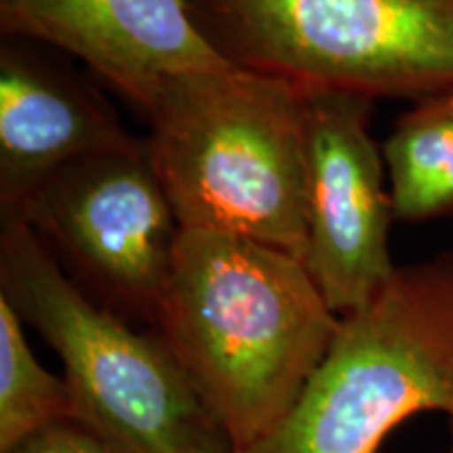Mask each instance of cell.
Returning a JSON list of instances; mask_svg holds the SVG:
<instances>
[{"label": "cell", "mask_w": 453, "mask_h": 453, "mask_svg": "<svg viewBox=\"0 0 453 453\" xmlns=\"http://www.w3.org/2000/svg\"><path fill=\"white\" fill-rule=\"evenodd\" d=\"M420 411L453 420V250L396 267L340 317L290 416L237 453H376Z\"/></svg>", "instance_id": "277c9868"}, {"label": "cell", "mask_w": 453, "mask_h": 453, "mask_svg": "<svg viewBox=\"0 0 453 453\" xmlns=\"http://www.w3.org/2000/svg\"><path fill=\"white\" fill-rule=\"evenodd\" d=\"M139 141L110 101L21 44L0 49V217L82 157Z\"/></svg>", "instance_id": "9c48e42d"}, {"label": "cell", "mask_w": 453, "mask_h": 453, "mask_svg": "<svg viewBox=\"0 0 453 453\" xmlns=\"http://www.w3.org/2000/svg\"><path fill=\"white\" fill-rule=\"evenodd\" d=\"M7 453H110L97 437L73 422L55 424Z\"/></svg>", "instance_id": "7c38bea8"}, {"label": "cell", "mask_w": 453, "mask_h": 453, "mask_svg": "<svg viewBox=\"0 0 453 453\" xmlns=\"http://www.w3.org/2000/svg\"><path fill=\"white\" fill-rule=\"evenodd\" d=\"M338 321L300 258L246 237L180 229L151 332L237 453L290 416Z\"/></svg>", "instance_id": "6da1fadb"}, {"label": "cell", "mask_w": 453, "mask_h": 453, "mask_svg": "<svg viewBox=\"0 0 453 453\" xmlns=\"http://www.w3.org/2000/svg\"><path fill=\"white\" fill-rule=\"evenodd\" d=\"M373 101L304 93V267L334 315L364 307L396 265L387 162L372 137Z\"/></svg>", "instance_id": "52a82bcc"}, {"label": "cell", "mask_w": 453, "mask_h": 453, "mask_svg": "<svg viewBox=\"0 0 453 453\" xmlns=\"http://www.w3.org/2000/svg\"><path fill=\"white\" fill-rule=\"evenodd\" d=\"M0 298L59 357L73 424L110 453H235L166 344L88 298L21 219H3Z\"/></svg>", "instance_id": "3957f363"}, {"label": "cell", "mask_w": 453, "mask_h": 453, "mask_svg": "<svg viewBox=\"0 0 453 453\" xmlns=\"http://www.w3.org/2000/svg\"><path fill=\"white\" fill-rule=\"evenodd\" d=\"M145 116L180 229L246 237L304 260V90L229 64L170 81Z\"/></svg>", "instance_id": "7a4b0ae2"}, {"label": "cell", "mask_w": 453, "mask_h": 453, "mask_svg": "<svg viewBox=\"0 0 453 453\" xmlns=\"http://www.w3.org/2000/svg\"><path fill=\"white\" fill-rule=\"evenodd\" d=\"M65 378L38 364L24 336V321L0 298V453L55 424L73 422Z\"/></svg>", "instance_id": "8fae6325"}, {"label": "cell", "mask_w": 453, "mask_h": 453, "mask_svg": "<svg viewBox=\"0 0 453 453\" xmlns=\"http://www.w3.org/2000/svg\"><path fill=\"white\" fill-rule=\"evenodd\" d=\"M399 223L453 217V88L413 101L382 143Z\"/></svg>", "instance_id": "30bf717a"}, {"label": "cell", "mask_w": 453, "mask_h": 453, "mask_svg": "<svg viewBox=\"0 0 453 453\" xmlns=\"http://www.w3.org/2000/svg\"><path fill=\"white\" fill-rule=\"evenodd\" d=\"M447 453H453V420H451V447H449V451Z\"/></svg>", "instance_id": "4fadbf2b"}, {"label": "cell", "mask_w": 453, "mask_h": 453, "mask_svg": "<svg viewBox=\"0 0 453 453\" xmlns=\"http://www.w3.org/2000/svg\"><path fill=\"white\" fill-rule=\"evenodd\" d=\"M4 219L24 220L88 298L154 327L180 225L147 139L70 164Z\"/></svg>", "instance_id": "8992f818"}, {"label": "cell", "mask_w": 453, "mask_h": 453, "mask_svg": "<svg viewBox=\"0 0 453 453\" xmlns=\"http://www.w3.org/2000/svg\"><path fill=\"white\" fill-rule=\"evenodd\" d=\"M191 13L229 64L304 93L453 88V0H191Z\"/></svg>", "instance_id": "5b68a950"}, {"label": "cell", "mask_w": 453, "mask_h": 453, "mask_svg": "<svg viewBox=\"0 0 453 453\" xmlns=\"http://www.w3.org/2000/svg\"><path fill=\"white\" fill-rule=\"evenodd\" d=\"M0 32L65 50L143 113L174 78L229 65L191 0H0Z\"/></svg>", "instance_id": "ba28073f"}]
</instances>
